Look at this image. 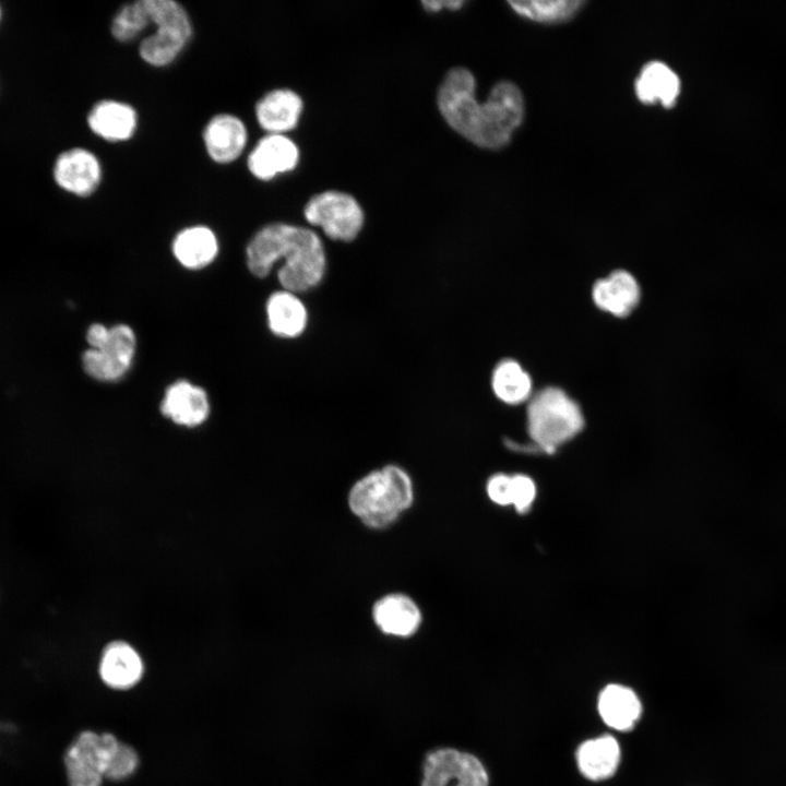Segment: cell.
Here are the masks:
<instances>
[{
	"label": "cell",
	"instance_id": "52a82bcc",
	"mask_svg": "<svg viewBox=\"0 0 786 786\" xmlns=\"http://www.w3.org/2000/svg\"><path fill=\"white\" fill-rule=\"evenodd\" d=\"M303 215L329 239L341 242L355 240L365 224V213L358 201L346 192L335 190L313 195L307 202Z\"/></svg>",
	"mask_w": 786,
	"mask_h": 786
},
{
	"label": "cell",
	"instance_id": "7a4b0ae2",
	"mask_svg": "<svg viewBox=\"0 0 786 786\" xmlns=\"http://www.w3.org/2000/svg\"><path fill=\"white\" fill-rule=\"evenodd\" d=\"M247 265L263 278L278 265L282 289L303 294L319 287L327 272V255L321 237L312 229L288 223H271L249 241Z\"/></svg>",
	"mask_w": 786,
	"mask_h": 786
},
{
	"label": "cell",
	"instance_id": "4fadbf2b",
	"mask_svg": "<svg viewBox=\"0 0 786 786\" xmlns=\"http://www.w3.org/2000/svg\"><path fill=\"white\" fill-rule=\"evenodd\" d=\"M98 671L109 688L128 690L141 680L144 667L133 646L123 641H114L104 648Z\"/></svg>",
	"mask_w": 786,
	"mask_h": 786
},
{
	"label": "cell",
	"instance_id": "3957f363",
	"mask_svg": "<svg viewBox=\"0 0 786 786\" xmlns=\"http://www.w3.org/2000/svg\"><path fill=\"white\" fill-rule=\"evenodd\" d=\"M413 486L407 473L386 465L359 479L348 496L349 508L367 526L383 528L408 509Z\"/></svg>",
	"mask_w": 786,
	"mask_h": 786
},
{
	"label": "cell",
	"instance_id": "603a6c76",
	"mask_svg": "<svg viewBox=\"0 0 786 786\" xmlns=\"http://www.w3.org/2000/svg\"><path fill=\"white\" fill-rule=\"evenodd\" d=\"M172 252L181 265L190 270H199L216 258L218 242L210 228L193 226L181 230L175 237Z\"/></svg>",
	"mask_w": 786,
	"mask_h": 786
},
{
	"label": "cell",
	"instance_id": "ba28073f",
	"mask_svg": "<svg viewBox=\"0 0 786 786\" xmlns=\"http://www.w3.org/2000/svg\"><path fill=\"white\" fill-rule=\"evenodd\" d=\"M119 742L109 733L83 730L78 734L63 753L68 785L100 786Z\"/></svg>",
	"mask_w": 786,
	"mask_h": 786
},
{
	"label": "cell",
	"instance_id": "cb8c5ba5",
	"mask_svg": "<svg viewBox=\"0 0 786 786\" xmlns=\"http://www.w3.org/2000/svg\"><path fill=\"white\" fill-rule=\"evenodd\" d=\"M532 379L514 359L500 360L491 373V389L498 400L519 405L532 397Z\"/></svg>",
	"mask_w": 786,
	"mask_h": 786
},
{
	"label": "cell",
	"instance_id": "30bf717a",
	"mask_svg": "<svg viewBox=\"0 0 786 786\" xmlns=\"http://www.w3.org/2000/svg\"><path fill=\"white\" fill-rule=\"evenodd\" d=\"M102 170L97 157L90 151L75 147L61 153L53 166V178L63 190L79 196L93 193Z\"/></svg>",
	"mask_w": 786,
	"mask_h": 786
},
{
	"label": "cell",
	"instance_id": "8fae6325",
	"mask_svg": "<svg viewBox=\"0 0 786 786\" xmlns=\"http://www.w3.org/2000/svg\"><path fill=\"white\" fill-rule=\"evenodd\" d=\"M299 160L298 146L284 134H267L260 139L248 156L250 172L260 180L293 170Z\"/></svg>",
	"mask_w": 786,
	"mask_h": 786
},
{
	"label": "cell",
	"instance_id": "f546056e",
	"mask_svg": "<svg viewBox=\"0 0 786 786\" xmlns=\"http://www.w3.org/2000/svg\"><path fill=\"white\" fill-rule=\"evenodd\" d=\"M421 3H422V5L425 7L426 10L432 11V12H437V11H440V10H442V9H444V8H445V9H450V10L460 9V8L464 4V1H461V0H446V1L438 0V1H422Z\"/></svg>",
	"mask_w": 786,
	"mask_h": 786
},
{
	"label": "cell",
	"instance_id": "d4e9b609",
	"mask_svg": "<svg viewBox=\"0 0 786 786\" xmlns=\"http://www.w3.org/2000/svg\"><path fill=\"white\" fill-rule=\"evenodd\" d=\"M519 15L539 23H558L574 16L585 4L582 0L509 1Z\"/></svg>",
	"mask_w": 786,
	"mask_h": 786
},
{
	"label": "cell",
	"instance_id": "484cf974",
	"mask_svg": "<svg viewBox=\"0 0 786 786\" xmlns=\"http://www.w3.org/2000/svg\"><path fill=\"white\" fill-rule=\"evenodd\" d=\"M147 27V16L143 0L124 4L111 22L112 36L122 43L134 39Z\"/></svg>",
	"mask_w": 786,
	"mask_h": 786
},
{
	"label": "cell",
	"instance_id": "277c9868",
	"mask_svg": "<svg viewBox=\"0 0 786 786\" xmlns=\"http://www.w3.org/2000/svg\"><path fill=\"white\" fill-rule=\"evenodd\" d=\"M584 427L579 405L561 389L546 388L527 406V429L534 444L546 453L575 437Z\"/></svg>",
	"mask_w": 786,
	"mask_h": 786
},
{
	"label": "cell",
	"instance_id": "9a60e30c",
	"mask_svg": "<svg viewBox=\"0 0 786 786\" xmlns=\"http://www.w3.org/2000/svg\"><path fill=\"white\" fill-rule=\"evenodd\" d=\"M302 107V99L297 93L277 88L257 103L255 116L260 127L270 134H283L297 126Z\"/></svg>",
	"mask_w": 786,
	"mask_h": 786
},
{
	"label": "cell",
	"instance_id": "83f0119b",
	"mask_svg": "<svg viewBox=\"0 0 786 786\" xmlns=\"http://www.w3.org/2000/svg\"><path fill=\"white\" fill-rule=\"evenodd\" d=\"M536 497V486L532 478L517 474L511 476V504L519 513H526Z\"/></svg>",
	"mask_w": 786,
	"mask_h": 786
},
{
	"label": "cell",
	"instance_id": "5b68a950",
	"mask_svg": "<svg viewBox=\"0 0 786 786\" xmlns=\"http://www.w3.org/2000/svg\"><path fill=\"white\" fill-rule=\"evenodd\" d=\"M148 22L156 31L140 44L141 58L151 66L170 63L192 34L184 8L174 0H143Z\"/></svg>",
	"mask_w": 786,
	"mask_h": 786
},
{
	"label": "cell",
	"instance_id": "2e32d148",
	"mask_svg": "<svg viewBox=\"0 0 786 786\" xmlns=\"http://www.w3.org/2000/svg\"><path fill=\"white\" fill-rule=\"evenodd\" d=\"M203 140L210 157L225 164L241 154L247 142V130L239 118L221 114L207 122Z\"/></svg>",
	"mask_w": 786,
	"mask_h": 786
},
{
	"label": "cell",
	"instance_id": "7402d4cb",
	"mask_svg": "<svg viewBox=\"0 0 786 786\" xmlns=\"http://www.w3.org/2000/svg\"><path fill=\"white\" fill-rule=\"evenodd\" d=\"M634 90L643 104L660 103L664 107H671L680 93V80L665 63L652 61L641 70Z\"/></svg>",
	"mask_w": 786,
	"mask_h": 786
},
{
	"label": "cell",
	"instance_id": "ac0fdd59",
	"mask_svg": "<svg viewBox=\"0 0 786 786\" xmlns=\"http://www.w3.org/2000/svg\"><path fill=\"white\" fill-rule=\"evenodd\" d=\"M372 615L381 631L395 636L412 635L421 622L419 608L403 594H391L379 599Z\"/></svg>",
	"mask_w": 786,
	"mask_h": 786
},
{
	"label": "cell",
	"instance_id": "5bb4252c",
	"mask_svg": "<svg viewBox=\"0 0 786 786\" xmlns=\"http://www.w3.org/2000/svg\"><path fill=\"white\" fill-rule=\"evenodd\" d=\"M267 325L281 338H297L305 333L309 322L308 309L299 294L281 289L267 298Z\"/></svg>",
	"mask_w": 786,
	"mask_h": 786
},
{
	"label": "cell",
	"instance_id": "ffe728a7",
	"mask_svg": "<svg viewBox=\"0 0 786 786\" xmlns=\"http://www.w3.org/2000/svg\"><path fill=\"white\" fill-rule=\"evenodd\" d=\"M642 705L633 690L622 684H608L598 696V712L609 727L631 730L641 716Z\"/></svg>",
	"mask_w": 786,
	"mask_h": 786
},
{
	"label": "cell",
	"instance_id": "4dcf8cb0",
	"mask_svg": "<svg viewBox=\"0 0 786 786\" xmlns=\"http://www.w3.org/2000/svg\"><path fill=\"white\" fill-rule=\"evenodd\" d=\"M0 16H1V9H0Z\"/></svg>",
	"mask_w": 786,
	"mask_h": 786
},
{
	"label": "cell",
	"instance_id": "9c48e42d",
	"mask_svg": "<svg viewBox=\"0 0 786 786\" xmlns=\"http://www.w3.org/2000/svg\"><path fill=\"white\" fill-rule=\"evenodd\" d=\"M488 786V774L473 754L455 749L430 752L424 763L421 786Z\"/></svg>",
	"mask_w": 786,
	"mask_h": 786
},
{
	"label": "cell",
	"instance_id": "6da1fadb",
	"mask_svg": "<svg viewBox=\"0 0 786 786\" xmlns=\"http://www.w3.org/2000/svg\"><path fill=\"white\" fill-rule=\"evenodd\" d=\"M437 104L446 123L475 145L498 150L505 146L524 117V99L510 81L497 83L485 102L476 98V80L463 67L448 71Z\"/></svg>",
	"mask_w": 786,
	"mask_h": 786
},
{
	"label": "cell",
	"instance_id": "4316f807",
	"mask_svg": "<svg viewBox=\"0 0 786 786\" xmlns=\"http://www.w3.org/2000/svg\"><path fill=\"white\" fill-rule=\"evenodd\" d=\"M139 765L135 750L127 743L119 742L107 766L105 778L121 781L131 776Z\"/></svg>",
	"mask_w": 786,
	"mask_h": 786
},
{
	"label": "cell",
	"instance_id": "e0dca14e",
	"mask_svg": "<svg viewBox=\"0 0 786 786\" xmlns=\"http://www.w3.org/2000/svg\"><path fill=\"white\" fill-rule=\"evenodd\" d=\"M593 300L599 309L616 317H624L636 307L640 287L629 272L618 270L594 284Z\"/></svg>",
	"mask_w": 786,
	"mask_h": 786
},
{
	"label": "cell",
	"instance_id": "8992f818",
	"mask_svg": "<svg viewBox=\"0 0 786 786\" xmlns=\"http://www.w3.org/2000/svg\"><path fill=\"white\" fill-rule=\"evenodd\" d=\"M91 346L82 356L83 368L99 381H116L130 369L136 340L133 330L126 324L106 327L92 324L86 334Z\"/></svg>",
	"mask_w": 786,
	"mask_h": 786
},
{
	"label": "cell",
	"instance_id": "d6986e66",
	"mask_svg": "<svg viewBox=\"0 0 786 786\" xmlns=\"http://www.w3.org/2000/svg\"><path fill=\"white\" fill-rule=\"evenodd\" d=\"M91 130L108 141H124L136 128V112L128 104L102 100L94 105L87 116Z\"/></svg>",
	"mask_w": 786,
	"mask_h": 786
},
{
	"label": "cell",
	"instance_id": "f1b7e54d",
	"mask_svg": "<svg viewBox=\"0 0 786 786\" xmlns=\"http://www.w3.org/2000/svg\"><path fill=\"white\" fill-rule=\"evenodd\" d=\"M487 493L491 501L500 505L511 504V476L496 474L487 483Z\"/></svg>",
	"mask_w": 786,
	"mask_h": 786
},
{
	"label": "cell",
	"instance_id": "7c38bea8",
	"mask_svg": "<svg viewBox=\"0 0 786 786\" xmlns=\"http://www.w3.org/2000/svg\"><path fill=\"white\" fill-rule=\"evenodd\" d=\"M160 412L177 425L196 427L209 417L210 402L202 388L181 380L167 388Z\"/></svg>",
	"mask_w": 786,
	"mask_h": 786
},
{
	"label": "cell",
	"instance_id": "44dd1931",
	"mask_svg": "<svg viewBox=\"0 0 786 786\" xmlns=\"http://www.w3.org/2000/svg\"><path fill=\"white\" fill-rule=\"evenodd\" d=\"M620 747L610 735H603L584 741L576 751L581 773L592 781L606 779L614 775L620 763Z\"/></svg>",
	"mask_w": 786,
	"mask_h": 786
}]
</instances>
